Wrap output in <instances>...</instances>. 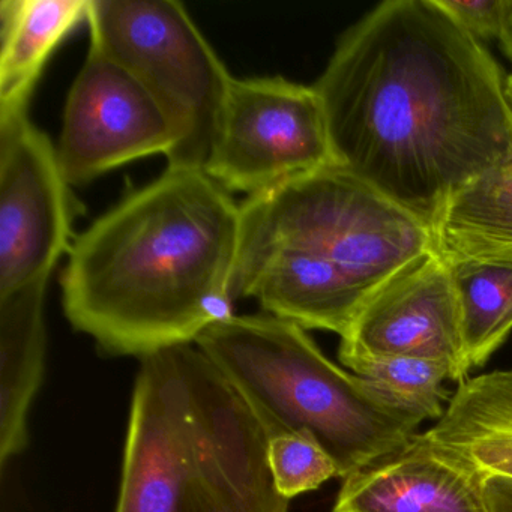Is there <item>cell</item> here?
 <instances>
[{
    "label": "cell",
    "mask_w": 512,
    "mask_h": 512,
    "mask_svg": "<svg viewBox=\"0 0 512 512\" xmlns=\"http://www.w3.org/2000/svg\"><path fill=\"white\" fill-rule=\"evenodd\" d=\"M338 166L433 227L512 143L506 76L436 0H388L314 83Z\"/></svg>",
    "instance_id": "6da1fadb"
},
{
    "label": "cell",
    "mask_w": 512,
    "mask_h": 512,
    "mask_svg": "<svg viewBox=\"0 0 512 512\" xmlns=\"http://www.w3.org/2000/svg\"><path fill=\"white\" fill-rule=\"evenodd\" d=\"M241 205L205 170L167 167L73 239L65 316L104 352L196 343L233 314Z\"/></svg>",
    "instance_id": "7a4b0ae2"
},
{
    "label": "cell",
    "mask_w": 512,
    "mask_h": 512,
    "mask_svg": "<svg viewBox=\"0 0 512 512\" xmlns=\"http://www.w3.org/2000/svg\"><path fill=\"white\" fill-rule=\"evenodd\" d=\"M233 299L343 337L365 302L434 251L430 224L341 166L241 203Z\"/></svg>",
    "instance_id": "3957f363"
},
{
    "label": "cell",
    "mask_w": 512,
    "mask_h": 512,
    "mask_svg": "<svg viewBox=\"0 0 512 512\" xmlns=\"http://www.w3.org/2000/svg\"><path fill=\"white\" fill-rule=\"evenodd\" d=\"M271 436L196 344L140 359L115 512H289Z\"/></svg>",
    "instance_id": "277c9868"
},
{
    "label": "cell",
    "mask_w": 512,
    "mask_h": 512,
    "mask_svg": "<svg viewBox=\"0 0 512 512\" xmlns=\"http://www.w3.org/2000/svg\"><path fill=\"white\" fill-rule=\"evenodd\" d=\"M194 344L250 404L271 439L310 437L341 478L406 446L424 422L329 361L307 329L271 314L232 316Z\"/></svg>",
    "instance_id": "5b68a950"
},
{
    "label": "cell",
    "mask_w": 512,
    "mask_h": 512,
    "mask_svg": "<svg viewBox=\"0 0 512 512\" xmlns=\"http://www.w3.org/2000/svg\"><path fill=\"white\" fill-rule=\"evenodd\" d=\"M91 47L137 77L176 131L167 167L205 170L233 77L175 0H91Z\"/></svg>",
    "instance_id": "8992f818"
},
{
    "label": "cell",
    "mask_w": 512,
    "mask_h": 512,
    "mask_svg": "<svg viewBox=\"0 0 512 512\" xmlns=\"http://www.w3.org/2000/svg\"><path fill=\"white\" fill-rule=\"evenodd\" d=\"M338 166L322 98L283 77H233L205 172L230 194L257 196Z\"/></svg>",
    "instance_id": "52a82bcc"
},
{
    "label": "cell",
    "mask_w": 512,
    "mask_h": 512,
    "mask_svg": "<svg viewBox=\"0 0 512 512\" xmlns=\"http://www.w3.org/2000/svg\"><path fill=\"white\" fill-rule=\"evenodd\" d=\"M70 187L58 149L28 110L0 115V296L49 280L70 251Z\"/></svg>",
    "instance_id": "ba28073f"
},
{
    "label": "cell",
    "mask_w": 512,
    "mask_h": 512,
    "mask_svg": "<svg viewBox=\"0 0 512 512\" xmlns=\"http://www.w3.org/2000/svg\"><path fill=\"white\" fill-rule=\"evenodd\" d=\"M176 145L163 107L127 68L89 49L65 103L58 149L70 185H83L131 161Z\"/></svg>",
    "instance_id": "9c48e42d"
},
{
    "label": "cell",
    "mask_w": 512,
    "mask_h": 512,
    "mask_svg": "<svg viewBox=\"0 0 512 512\" xmlns=\"http://www.w3.org/2000/svg\"><path fill=\"white\" fill-rule=\"evenodd\" d=\"M340 353L436 359L451 365L455 382L466 380L451 265L431 251L382 284L341 337Z\"/></svg>",
    "instance_id": "30bf717a"
},
{
    "label": "cell",
    "mask_w": 512,
    "mask_h": 512,
    "mask_svg": "<svg viewBox=\"0 0 512 512\" xmlns=\"http://www.w3.org/2000/svg\"><path fill=\"white\" fill-rule=\"evenodd\" d=\"M484 478L416 434L344 478L334 512H488Z\"/></svg>",
    "instance_id": "8fae6325"
},
{
    "label": "cell",
    "mask_w": 512,
    "mask_h": 512,
    "mask_svg": "<svg viewBox=\"0 0 512 512\" xmlns=\"http://www.w3.org/2000/svg\"><path fill=\"white\" fill-rule=\"evenodd\" d=\"M49 280L0 296V464L25 451L28 413L46 368Z\"/></svg>",
    "instance_id": "7c38bea8"
},
{
    "label": "cell",
    "mask_w": 512,
    "mask_h": 512,
    "mask_svg": "<svg viewBox=\"0 0 512 512\" xmlns=\"http://www.w3.org/2000/svg\"><path fill=\"white\" fill-rule=\"evenodd\" d=\"M422 436L481 475L512 479V370L463 380Z\"/></svg>",
    "instance_id": "4fadbf2b"
},
{
    "label": "cell",
    "mask_w": 512,
    "mask_h": 512,
    "mask_svg": "<svg viewBox=\"0 0 512 512\" xmlns=\"http://www.w3.org/2000/svg\"><path fill=\"white\" fill-rule=\"evenodd\" d=\"M91 0L0 2V115L25 112L59 44L88 22Z\"/></svg>",
    "instance_id": "5bb4252c"
},
{
    "label": "cell",
    "mask_w": 512,
    "mask_h": 512,
    "mask_svg": "<svg viewBox=\"0 0 512 512\" xmlns=\"http://www.w3.org/2000/svg\"><path fill=\"white\" fill-rule=\"evenodd\" d=\"M431 229L434 251L449 265H512V143L496 166L446 202Z\"/></svg>",
    "instance_id": "9a60e30c"
},
{
    "label": "cell",
    "mask_w": 512,
    "mask_h": 512,
    "mask_svg": "<svg viewBox=\"0 0 512 512\" xmlns=\"http://www.w3.org/2000/svg\"><path fill=\"white\" fill-rule=\"evenodd\" d=\"M467 371L482 367L512 332V265L452 263Z\"/></svg>",
    "instance_id": "2e32d148"
},
{
    "label": "cell",
    "mask_w": 512,
    "mask_h": 512,
    "mask_svg": "<svg viewBox=\"0 0 512 512\" xmlns=\"http://www.w3.org/2000/svg\"><path fill=\"white\" fill-rule=\"evenodd\" d=\"M340 361L356 376L373 383L395 403L425 419H440L443 401L451 400L443 383L455 380L451 365L415 356L340 353Z\"/></svg>",
    "instance_id": "e0dca14e"
},
{
    "label": "cell",
    "mask_w": 512,
    "mask_h": 512,
    "mask_svg": "<svg viewBox=\"0 0 512 512\" xmlns=\"http://www.w3.org/2000/svg\"><path fill=\"white\" fill-rule=\"evenodd\" d=\"M269 466L275 487L287 500L305 491L317 490L338 476L334 460L319 443L299 434H283L269 442Z\"/></svg>",
    "instance_id": "ac0fdd59"
},
{
    "label": "cell",
    "mask_w": 512,
    "mask_h": 512,
    "mask_svg": "<svg viewBox=\"0 0 512 512\" xmlns=\"http://www.w3.org/2000/svg\"><path fill=\"white\" fill-rule=\"evenodd\" d=\"M437 5L476 40H499L506 0H436Z\"/></svg>",
    "instance_id": "d6986e66"
},
{
    "label": "cell",
    "mask_w": 512,
    "mask_h": 512,
    "mask_svg": "<svg viewBox=\"0 0 512 512\" xmlns=\"http://www.w3.org/2000/svg\"><path fill=\"white\" fill-rule=\"evenodd\" d=\"M485 502L488 512H512V479L505 476H485Z\"/></svg>",
    "instance_id": "ffe728a7"
},
{
    "label": "cell",
    "mask_w": 512,
    "mask_h": 512,
    "mask_svg": "<svg viewBox=\"0 0 512 512\" xmlns=\"http://www.w3.org/2000/svg\"><path fill=\"white\" fill-rule=\"evenodd\" d=\"M499 41L502 44L503 52L512 61V0H506L505 19H503Z\"/></svg>",
    "instance_id": "44dd1931"
},
{
    "label": "cell",
    "mask_w": 512,
    "mask_h": 512,
    "mask_svg": "<svg viewBox=\"0 0 512 512\" xmlns=\"http://www.w3.org/2000/svg\"><path fill=\"white\" fill-rule=\"evenodd\" d=\"M506 94H508L509 103L512 106V74L511 76H506Z\"/></svg>",
    "instance_id": "7402d4cb"
}]
</instances>
